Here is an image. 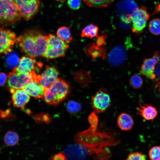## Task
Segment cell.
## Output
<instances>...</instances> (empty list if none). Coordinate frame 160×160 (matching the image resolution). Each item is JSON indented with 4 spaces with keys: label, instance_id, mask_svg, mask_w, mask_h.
Listing matches in <instances>:
<instances>
[{
    "label": "cell",
    "instance_id": "cell-27",
    "mask_svg": "<svg viewBox=\"0 0 160 160\" xmlns=\"http://www.w3.org/2000/svg\"><path fill=\"white\" fill-rule=\"evenodd\" d=\"M66 108L68 111L71 113H76L81 110V107L78 103L70 101L66 105Z\"/></svg>",
    "mask_w": 160,
    "mask_h": 160
},
{
    "label": "cell",
    "instance_id": "cell-35",
    "mask_svg": "<svg viewBox=\"0 0 160 160\" xmlns=\"http://www.w3.org/2000/svg\"><path fill=\"white\" fill-rule=\"evenodd\" d=\"M159 12H160V3H159L155 7L154 12L153 13L152 15L156 14Z\"/></svg>",
    "mask_w": 160,
    "mask_h": 160
},
{
    "label": "cell",
    "instance_id": "cell-19",
    "mask_svg": "<svg viewBox=\"0 0 160 160\" xmlns=\"http://www.w3.org/2000/svg\"><path fill=\"white\" fill-rule=\"evenodd\" d=\"M23 89L35 98H43L44 95V89L39 83L34 80L30 82Z\"/></svg>",
    "mask_w": 160,
    "mask_h": 160
},
{
    "label": "cell",
    "instance_id": "cell-38",
    "mask_svg": "<svg viewBox=\"0 0 160 160\" xmlns=\"http://www.w3.org/2000/svg\"></svg>",
    "mask_w": 160,
    "mask_h": 160
},
{
    "label": "cell",
    "instance_id": "cell-36",
    "mask_svg": "<svg viewBox=\"0 0 160 160\" xmlns=\"http://www.w3.org/2000/svg\"><path fill=\"white\" fill-rule=\"evenodd\" d=\"M158 85L159 87V90L160 91V81L158 82Z\"/></svg>",
    "mask_w": 160,
    "mask_h": 160
},
{
    "label": "cell",
    "instance_id": "cell-28",
    "mask_svg": "<svg viewBox=\"0 0 160 160\" xmlns=\"http://www.w3.org/2000/svg\"><path fill=\"white\" fill-rule=\"evenodd\" d=\"M148 155L151 160H160V146L152 148L149 151Z\"/></svg>",
    "mask_w": 160,
    "mask_h": 160
},
{
    "label": "cell",
    "instance_id": "cell-26",
    "mask_svg": "<svg viewBox=\"0 0 160 160\" xmlns=\"http://www.w3.org/2000/svg\"><path fill=\"white\" fill-rule=\"evenodd\" d=\"M143 81L142 78L137 75L132 76L129 80L131 86L135 89H138L143 85Z\"/></svg>",
    "mask_w": 160,
    "mask_h": 160
},
{
    "label": "cell",
    "instance_id": "cell-16",
    "mask_svg": "<svg viewBox=\"0 0 160 160\" xmlns=\"http://www.w3.org/2000/svg\"><path fill=\"white\" fill-rule=\"evenodd\" d=\"M12 94V100L14 106L23 108L28 102L30 95L23 89H18L10 91Z\"/></svg>",
    "mask_w": 160,
    "mask_h": 160
},
{
    "label": "cell",
    "instance_id": "cell-8",
    "mask_svg": "<svg viewBox=\"0 0 160 160\" xmlns=\"http://www.w3.org/2000/svg\"><path fill=\"white\" fill-rule=\"evenodd\" d=\"M91 104L94 111L98 114L105 111L111 104L110 95L104 89L97 91L91 97Z\"/></svg>",
    "mask_w": 160,
    "mask_h": 160
},
{
    "label": "cell",
    "instance_id": "cell-24",
    "mask_svg": "<svg viewBox=\"0 0 160 160\" xmlns=\"http://www.w3.org/2000/svg\"><path fill=\"white\" fill-rule=\"evenodd\" d=\"M114 0H83L88 6L95 8L108 7Z\"/></svg>",
    "mask_w": 160,
    "mask_h": 160
},
{
    "label": "cell",
    "instance_id": "cell-7",
    "mask_svg": "<svg viewBox=\"0 0 160 160\" xmlns=\"http://www.w3.org/2000/svg\"><path fill=\"white\" fill-rule=\"evenodd\" d=\"M21 17L26 20L32 18L38 12L40 0H14Z\"/></svg>",
    "mask_w": 160,
    "mask_h": 160
},
{
    "label": "cell",
    "instance_id": "cell-12",
    "mask_svg": "<svg viewBox=\"0 0 160 160\" xmlns=\"http://www.w3.org/2000/svg\"><path fill=\"white\" fill-rule=\"evenodd\" d=\"M149 18V15L145 7L138 8L132 15V31L138 33L142 31L146 26Z\"/></svg>",
    "mask_w": 160,
    "mask_h": 160
},
{
    "label": "cell",
    "instance_id": "cell-20",
    "mask_svg": "<svg viewBox=\"0 0 160 160\" xmlns=\"http://www.w3.org/2000/svg\"><path fill=\"white\" fill-rule=\"evenodd\" d=\"M118 126L122 130L129 131L132 128L134 122L132 117L129 114L122 113L119 115L117 119Z\"/></svg>",
    "mask_w": 160,
    "mask_h": 160
},
{
    "label": "cell",
    "instance_id": "cell-14",
    "mask_svg": "<svg viewBox=\"0 0 160 160\" xmlns=\"http://www.w3.org/2000/svg\"><path fill=\"white\" fill-rule=\"evenodd\" d=\"M59 72L54 66H47L41 75L39 83L44 90L50 86L57 79Z\"/></svg>",
    "mask_w": 160,
    "mask_h": 160
},
{
    "label": "cell",
    "instance_id": "cell-32",
    "mask_svg": "<svg viewBox=\"0 0 160 160\" xmlns=\"http://www.w3.org/2000/svg\"><path fill=\"white\" fill-rule=\"evenodd\" d=\"M50 159L52 160H66L63 152L54 154L51 157Z\"/></svg>",
    "mask_w": 160,
    "mask_h": 160
},
{
    "label": "cell",
    "instance_id": "cell-5",
    "mask_svg": "<svg viewBox=\"0 0 160 160\" xmlns=\"http://www.w3.org/2000/svg\"><path fill=\"white\" fill-rule=\"evenodd\" d=\"M69 47L68 44L57 36L52 34H49L48 36L47 49L43 56L47 59L63 57Z\"/></svg>",
    "mask_w": 160,
    "mask_h": 160
},
{
    "label": "cell",
    "instance_id": "cell-1",
    "mask_svg": "<svg viewBox=\"0 0 160 160\" xmlns=\"http://www.w3.org/2000/svg\"><path fill=\"white\" fill-rule=\"evenodd\" d=\"M97 114L92 111L88 117L90 126L76 136V142L86 148L95 160H104L111 154L108 148L119 144L118 132L112 130H100Z\"/></svg>",
    "mask_w": 160,
    "mask_h": 160
},
{
    "label": "cell",
    "instance_id": "cell-4",
    "mask_svg": "<svg viewBox=\"0 0 160 160\" xmlns=\"http://www.w3.org/2000/svg\"><path fill=\"white\" fill-rule=\"evenodd\" d=\"M21 17L14 0H0V25H14Z\"/></svg>",
    "mask_w": 160,
    "mask_h": 160
},
{
    "label": "cell",
    "instance_id": "cell-18",
    "mask_svg": "<svg viewBox=\"0 0 160 160\" xmlns=\"http://www.w3.org/2000/svg\"><path fill=\"white\" fill-rule=\"evenodd\" d=\"M126 51L122 47L118 46L114 48L108 56L109 62L114 65H118L123 63L125 60Z\"/></svg>",
    "mask_w": 160,
    "mask_h": 160
},
{
    "label": "cell",
    "instance_id": "cell-6",
    "mask_svg": "<svg viewBox=\"0 0 160 160\" xmlns=\"http://www.w3.org/2000/svg\"><path fill=\"white\" fill-rule=\"evenodd\" d=\"M36 74L34 71L30 73L25 74L19 73L13 69L7 76L6 81L10 92L18 89H23L32 81L34 80Z\"/></svg>",
    "mask_w": 160,
    "mask_h": 160
},
{
    "label": "cell",
    "instance_id": "cell-3",
    "mask_svg": "<svg viewBox=\"0 0 160 160\" xmlns=\"http://www.w3.org/2000/svg\"><path fill=\"white\" fill-rule=\"evenodd\" d=\"M69 89L68 85L64 81L58 78L50 86L44 89L43 98L48 104L57 105L66 97Z\"/></svg>",
    "mask_w": 160,
    "mask_h": 160
},
{
    "label": "cell",
    "instance_id": "cell-29",
    "mask_svg": "<svg viewBox=\"0 0 160 160\" xmlns=\"http://www.w3.org/2000/svg\"><path fill=\"white\" fill-rule=\"evenodd\" d=\"M126 160H147V159L145 155L139 152H134L130 153Z\"/></svg>",
    "mask_w": 160,
    "mask_h": 160
},
{
    "label": "cell",
    "instance_id": "cell-23",
    "mask_svg": "<svg viewBox=\"0 0 160 160\" xmlns=\"http://www.w3.org/2000/svg\"><path fill=\"white\" fill-rule=\"evenodd\" d=\"M19 140L18 135L15 132L9 131L6 133L4 137L5 144L9 146H13L16 145Z\"/></svg>",
    "mask_w": 160,
    "mask_h": 160
},
{
    "label": "cell",
    "instance_id": "cell-15",
    "mask_svg": "<svg viewBox=\"0 0 160 160\" xmlns=\"http://www.w3.org/2000/svg\"><path fill=\"white\" fill-rule=\"evenodd\" d=\"M37 64L34 58L23 56L20 59L18 65L13 70L19 73L28 74L36 68Z\"/></svg>",
    "mask_w": 160,
    "mask_h": 160
},
{
    "label": "cell",
    "instance_id": "cell-10",
    "mask_svg": "<svg viewBox=\"0 0 160 160\" xmlns=\"http://www.w3.org/2000/svg\"><path fill=\"white\" fill-rule=\"evenodd\" d=\"M117 7L121 20L126 24L132 22V15L138 8L134 0H121Z\"/></svg>",
    "mask_w": 160,
    "mask_h": 160
},
{
    "label": "cell",
    "instance_id": "cell-11",
    "mask_svg": "<svg viewBox=\"0 0 160 160\" xmlns=\"http://www.w3.org/2000/svg\"><path fill=\"white\" fill-rule=\"evenodd\" d=\"M63 153L66 160H86L90 154L86 148L79 144L67 145Z\"/></svg>",
    "mask_w": 160,
    "mask_h": 160
},
{
    "label": "cell",
    "instance_id": "cell-22",
    "mask_svg": "<svg viewBox=\"0 0 160 160\" xmlns=\"http://www.w3.org/2000/svg\"><path fill=\"white\" fill-rule=\"evenodd\" d=\"M98 28L97 26L90 24L84 28L81 31V36L83 37L92 38L97 35Z\"/></svg>",
    "mask_w": 160,
    "mask_h": 160
},
{
    "label": "cell",
    "instance_id": "cell-33",
    "mask_svg": "<svg viewBox=\"0 0 160 160\" xmlns=\"http://www.w3.org/2000/svg\"><path fill=\"white\" fill-rule=\"evenodd\" d=\"M7 76L4 73L0 72V86L4 85L6 83Z\"/></svg>",
    "mask_w": 160,
    "mask_h": 160
},
{
    "label": "cell",
    "instance_id": "cell-31",
    "mask_svg": "<svg viewBox=\"0 0 160 160\" xmlns=\"http://www.w3.org/2000/svg\"><path fill=\"white\" fill-rule=\"evenodd\" d=\"M81 0H68L67 4L71 9L76 10L79 9L81 6Z\"/></svg>",
    "mask_w": 160,
    "mask_h": 160
},
{
    "label": "cell",
    "instance_id": "cell-9",
    "mask_svg": "<svg viewBox=\"0 0 160 160\" xmlns=\"http://www.w3.org/2000/svg\"><path fill=\"white\" fill-rule=\"evenodd\" d=\"M17 38L14 32L0 27V54H7L11 52L17 43Z\"/></svg>",
    "mask_w": 160,
    "mask_h": 160
},
{
    "label": "cell",
    "instance_id": "cell-37",
    "mask_svg": "<svg viewBox=\"0 0 160 160\" xmlns=\"http://www.w3.org/2000/svg\"><path fill=\"white\" fill-rule=\"evenodd\" d=\"M57 0V1H64L66 0Z\"/></svg>",
    "mask_w": 160,
    "mask_h": 160
},
{
    "label": "cell",
    "instance_id": "cell-17",
    "mask_svg": "<svg viewBox=\"0 0 160 160\" xmlns=\"http://www.w3.org/2000/svg\"><path fill=\"white\" fill-rule=\"evenodd\" d=\"M139 106L137 110L138 114L143 119L147 120L153 119L157 116V111L156 108L151 105L141 104L139 101Z\"/></svg>",
    "mask_w": 160,
    "mask_h": 160
},
{
    "label": "cell",
    "instance_id": "cell-2",
    "mask_svg": "<svg viewBox=\"0 0 160 160\" xmlns=\"http://www.w3.org/2000/svg\"><path fill=\"white\" fill-rule=\"evenodd\" d=\"M48 36L34 31H26L17 38V43L29 57L43 56L47 46Z\"/></svg>",
    "mask_w": 160,
    "mask_h": 160
},
{
    "label": "cell",
    "instance_id": "cell-13",
    "mask_svg": "<svg viewBox=\"0 0 160 160\" xmlns=\"http://www.w3.org/2000/svg\"><path fill=\"white\" fill-rule=\"evenodd\" d=\"M159 60L158 52H155L152 57L145 59L143 62L140 70V74L148 78L154 80L155 79L156 75L154 70L156 65Z\"/></svg>",
    "mask_w": 160,
    "mask_h": 160
},
{
    "label": "cell",
    "instance_id": "cell-30",
    "mask_svg": "<svg viewBox=\"0 0 160 160\" xmlns=\"http://www.w3.org/2000/svg\"><path fill=\"white\" fill-rule=\"evenodd\" d=\"M18 57L16 55L10 54L7 57V62L8 66L13 67L16 65L19 62Z\"/></svg>",
    "mask_w": 160,
    "mask_h": 160
},
{
    "label": "cell",
    "instance_id": "cell-25",
    "mask_svg": "<svg viewBox=\"0 0 160 160\" xmlns=\"http://www.w3.org/2000/svg\"><path fill=\"white\" fill-rule=\"evenodd\" d=\"M149 29L153 34H160V19L154 18L150 21L149 24Z\"/></svg>",
    "mask_w": 160,
    "mask_h": 160
},
{
    "label": "cell",
    "instance_id": "cell-21",
    "mask_svg": "<svg viewBox=\"0 0 160 160\" xmlns=\"http://www.w3.org/2000/svg\"><path fill=\"white\" fill-rule=\"evenodd\" d=\"M57 35L60 39L67 44L70 43L72 40L69 28L65 26L61 27L58 29Z\"/></svg>",
    "mask_w": 160,
    "mask_h": 160
},
{
    "label": "cell",
    "instance_id": "cell-34",
    "mask_svg": "<svg viewBox=\"0 0 160 160\" xmlns=\"http://www.w3.org/2000/svg\"><path fill=\"white\" fill-rule=\"evenodd\" d=\"M97 40V43L98 46L102 45L104 43V38L102 36L98 38Z\"/></svg>",
    "mask_w": 160,
    "mask_h": 160
}]
</instances>
